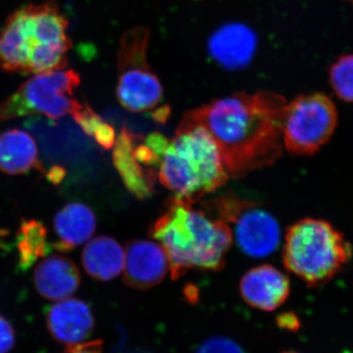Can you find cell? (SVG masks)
<instances>
[{"mask_svg":"<svg viewBox=\"0 0 353 353\" xmlns=\"http://www.w3.org/2000/svg\"><path fill=\"white\" fill-rule=\"evenodd\" d=\"M285 103L274 92H241L189 111L183 119L208 132L229 176L241 179L282 157Z\"/></svg>","mask_w":353,"mask_h":353,"instance_id":"obj_1","label":"cell"},{"mask_svg":"<svg viewBox=\"0 0 353 353\" xmlns=\"http://www.w3.org/2000/svg\"><path fill=\"white\" fill-rule=\"evenodd\" d=\"M68 26L55 2L18 8L0 27V69L32 76L67 68Z\"/></svg>","mask_w":353,"mask_h":353,"instance_id":"obj_2","label":"cell"},{"mask_svg":"<svg viewBox=\"0 0 353 353\" xmlns=\"http://www.w3.org/2000/svg\"><path fill=\"white\" fill-rule=\"evenodd\" d=\"M192 206L171 199L150 231L168 256L174 280L192 269L220 271L233 243L227 224Z\"/></svg>","mask_w":353,"mask_h":353,"instance_id":"obj_3","label":"cell"},{"mask_svg":"<svg viewBox=\"0 0 353 353\" xmlns=\"http://www.w3.org/2000/svg\"><path fill=\"white\" fill-rule=\"evenodd\" d=\"M157 179L174 199L194 205L223 187L229 174L208 132L183 119L161 153Z\"/></svg>","mask_w":353,"mask_h":353,"instance_id":"obj_4","label":"cell"},{"mask_svg":"<svg viewBox=\"0 0 353 353\" xmlns=\"http://www.w3.org/2000/svg\"><path fill=\"white\" fill-rule=\"evenodd\" d=\"M352 257L350 243L327 221L305 218L292 225L285 234V268L308 287L329 283Z\"/></svg>","mask_w":353,"mask_h":353,"instance_id":"obj_5","label":"cell"},{"mask_svg":"<svg viewBox=\"0 0 353 353\" xmlns=\"http://www.w3.org/2000/svg\"><path fill=\"white\" fill-rule=\"evenodd\" d=\"M80 83V75L66 68L32 75L0 103V121L32 114H43L54 120L71 115L80 103L74 97V90Z\"/></svg>","mask_w":353,"mask_h":353,"instance_id":"obj_6","label":"cell"},{"mask_svg":"<svg viewBox=\"0 0 353 353\" xmlns=\"http://www.w3.org/2000/svg\"><path fill=\"white\" fill-rule=\"evenodd\" d=\"M148 41L150 31L145 27L130 30L120 41L117 97L131 112H153L163 99V88L146 58Z\"/></svg>","mask_w":353,"mask_h":353,"instance_id":"obj_7","label":"cell"},{"mask_svg":"<svg viewBox=\"0 0 353 353\" xmlns=\"http://www.w3.org/2000/svg\"><path fill=\"white\" fill-rule=\"evenodd\" d=\"M205 212L216 220L231 225L241 252L254 259H263L280 245L278 221L259 203L226 194L205 202Z\"/></svg>","mask_w":353,"mask_h":353,"instance_id":"obj_8","label":"cell"},{"mask_svg":"<svg viewBox=\"0 0 353 353\" xmlns=\"http://www.w3.org/2000/svg\"><path fill=\"white\" fill-rule=\"evenodd\" d=\"M338 121L336 105L327 95H301L287 102L283 118L285 150L294 157H312L333 138Z\"/></svg>","mask_w":353,"mask_h":353,"instance_id":"obj_9","label":"cell"},{"mask_svg":"<svg viewBox=\"0 0 353 353\" xmlns=\"http://www.w3.org/2000/svg\"><path fill=\"white\" fill-rule=\"evenodd\" d=\"M125 284L137 290H148L163 281L170 271L168 256L161 245L134 240L125 253Z\"/></svg>","mask_w":353,"mask_h":353,"instance_id":"obj_10","label":"cell"},{"mask_svg":"<svg viewBox=\"0 0 353 353\" xmlns=\"http://www.w3.org/2000/svg\"><path fill=\"white\" fill-rule=\"evenodd\" d=\"M240 292L243 301L252 307L274 311L290 296V279L272 265H260L241 278Z\"/></svg>","mask_w":353,"mask_h":353,"instance_id":"obj_11","label":"cell"},{"mask_svg":"<svg viewBox=\"0 0 353 353\" xmlns=\"http://www.w3.org/2000/svg\"><path fill=\"white\" fill-rule=\"evenodd\" d=\"M46 324L51 336L66 345L83 343L94 330V319L85 301L67 299L48 308Z\"/></svg>","mask_w":353,"mask_h":353,"instance_id":"obj_12","label":"cell"},{"mask_svg":"<svg viewBox=\"0 0 353 353\" xmlns=\"http://www.w3.org/2000/svg\"><path fill=\"white\" fill-rule=\"evenodd\" d=\"M134 132L126 127L122 128L113 145V164L132 196L146 199L154 192L157 174L148 170L137 159L134 153Z\"/></svg>","mask_w":353,"mask_h":353,"instance_id":"obj_13","label":"cell"},{"mask_svg":"<svg viewBox=\"0 0 353 353\" xmlns=\"http://www.w3.org/2000/svg\"><path fill=\"white\" fill-rule=\"evenodd\" d=\"M254 32L241 24L223 26L209 41V52L218 63L230 70L250 63L256 48Z\"/></svg>","mask_w":353,"mask_h":353,"instance_id":"obj_14","label":"cell"},{"mask_svg":"<svg viewBox=\"0 0 353 353\" xmlns=\"http://www.w3.org/2000/svg\"><path fill=\"white\" fill-rule=\"evenodd\" d=\"M34 287L41 296L50 301L70 299L80 287V272L72 260L52 255L43 260L34 273Z\"/></svg>","mask_w":353,"mask_h":353,"instance_id":"obj_15","label":"cell"},{"mask_svg":"<svg viewBox=\"0 0 353 353\" xmlns=\"http://www.w3.org/2000/svg\"><path fill=\"white\" fill-rule=\"evenodd\" d=\"M95 229L97 219L92 209L80 202L67 204L55 216L58 241L53 246L58 252H70L90 241Z\"/></svg>","mask_w":353,"mask_h":353,"instance_id":"obj_16","label":"cell"},{"mask_svg":"<svg viewBox=\"0 0 353 353\" xmlns=\"http://www.w3.org/2000/svg\"><path fill=\"white\" fill-rule=\"evenodd\" d=\"M32 169L44 173L34 139L17 129L0 134V171L8 175H21Z\"/></svg>","mask_w":353,"mask_h":353,"instance_id":"obj_17","label":"cell"},{"mask_svg":"<svg viewBox=\"0 0 353 353\" xmlns=\"http://www.w3.org/2000/svg\"><path fill=\"white\" fill-rule=\"evenodd\" d=\"M82 263L90 277L108 282L124 270L125 252L114 239L97 236L83 248Z\"/></svg>","mask_w":353,"mask_h":353,"instance_id":"obj_18","label":"cell"},{"mask_svg":"<svg viewBox=\"0 0 353 353\" xmlns=\"http://www.w3.org/2000/svg\"><path fill=\"white\" fill-rule=\"evenodd\" d=\"M17 250L20 267L27 270L50 252L46 228L37 220L23 221L17 236Z\"/></svg>","mask_w":353,"mask_h":353,"instance_id":"obj_19","label":"cell"},{"mask_svg":"<svg viewBox=\"0 0 353 353\" xmlns=\"http://www.w3.org/2000/svg\"><path fill=\"white\" fill-rule=\"evenodd\" d=\"M74 120L88 136L92 137L104 150L113 148L116 141L115 131L88 104L79 103L71 113Z\"/></svg>","mask_w":353,"mask_h":353,"instance_id":"obj_20","label":"cell"},{"mask_svg":"<svg viewBox=\"0 0 353 353\" xmlns=\"http://www.w3.org/2000/svg\"><path fill=\"white\" fill-rule=\"evenodd\" d=\"M330 83L339 99L353 103V55L341 57L331 67Z\"/></svg>","mask_w":353,"mask_h":353,"instance_id":"obj_21","label":"cell"},{"mask_svg":"<svg viewBox=\"0 0 353 353\" xmlns=\"http://www.w3.org/2000/svg\"><path fill=\"white\" fill-rule=\"evenodd\" d=\"M196 353H245L243 348L234 343L231 339L217 338L208 339L197 348Z\"/></svg>","mask_w":353,"mask_h":353,"instance_id":"obj_22","label":"cell"},{"mask_svg":"<svg viewBox=\"0 0 353 353\" xmlns=\"http://www.w3.org/2000/svg\"><path fill=\"white\" fill-rule=\"evenodd\" d=\"M15 345V332L10 323L0 315V353H8Z\"/></svg>","mask_w":353,"mask_h":353,"instance_id":"obj_23","label":"cell"},{"mask_svg":"<svg viewBox=\"0 0 353 353\" xmlns=\"http://www.w3.org/2000/svg\"><path fill=\"white\" fill-rule=\"evenodd\" d=\"M63 353H102V343L101 341H83L68 345Z\"/></svg>","mask_w":353,"mask_h":353,"instance_id":"obj_24","label":"cell"},{"mask_svg":"<svg viewBox=\"0 0 353 353\" xmlns=\"http://www.w3.org/2000/svg\"><path fill=\"white\" fill-rule=\"evenodd\" d=\"M65 171L63 168H60V167H53V168L50 169V171L46 174L48 176V180L53 183H58L61 182L62 179L64 178Z\"/></svg>","mask_w":353,"mask_h":353,"instance_id":"obj_25","label":"cell"},{"mask_svg":"<svg viewBox=\"0 0 353 353\" xmlns=\"http://www.w3.org/2000/svg\"><path fill=\"white\" fill-rule=\"evenodd\" d=\"M290 317V315H288V318ZM280 322H282V326L283 327H287V328H289L290 330L292 329H296L297 326H299V323H297V319H294V321H292V319L289 320L287 319V316H284L283 317L282 316V320H281Z\"/></svg>","mask_w":353,"mask_h":353,"instance_id":"obj_26","label":"cell"},{"mask_svg":"<svg viewBox=\"0 0 353 353\" xmlns=\"http://www.w3.org/2000/svg\"><path fill=\"white\" fill-rule=\"evenodd\" d=\"M282 353H299V352H294V350H288V352H284Z\"/></svg>","mask_w":353,"mask_h":353,"instance_id":"obj_27","label":"cell"},{"mask_svg":"<svg viewBox=\"0 0 353 353\" xmlns=\"http://www.w3.org/2000/svg\"><path fill=\"white\" fill-rule=\"evenodd\" d=\"M350 1H352V3H353V0H350Z\"/></svg>","mask_w":353,"mask_h":353,"instance_id":"obj_28","label":"cell"}]
</instances>
